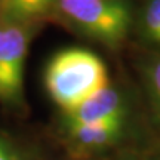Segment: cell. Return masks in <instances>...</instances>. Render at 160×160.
<instances>
[{
    "instance_id": "1",
    "label": "cell",
    "mask_w": 160,
    "mask_h": 160,
    "mask_svg": "<svg viewBox=\"0 0 160 160\" xmlns=\"http://www.w3.org/2000/svg\"><path fill=\"white\" fill-rule=\"evenodd\" d=\"M45 83L53 102L70 113L108 86V74L102 59L93 52L70 48L49 61Z\"/></svg>"
},
{
    "instance_id": "2",
    "label": "cell",
    "mask_w": 160,
    "mask_h": 160,
    "mask_svg": "<svg viewBox=\"0 0 160 160\" xmlns=\"http://www.w3.org/2000/svg\"><path fill=\"white\" fill-rule=\"evenodd\" d=\"M62 13L83 33L116 46L131 27V11L123 0H58Z\"/></svg>"
},
{
    "instance_id": "3",
    "label": "cell",
    "mask_w": 160,
    "mask_h": 160,
    "mask_svg": "<svg viewBox=\"0 0 160 160\" xmlns=\"http://www.w3.org/2000/svg\"><path fill=\"white\" fill-rule=\"evenodd\" d=\"M28 34L19 24H0V99L19 102L24 89V65Z\"/></svg>"
},
{
    "instance_id": "4",
    "label": "cell",
    "mask_w": 160,
    "mask_h": 160,
    "mask_svg": "<svg viewBox=\"0 0 160 160\" xmlns=\"http://www.w3.org/2000/svg\"><path fill=\"white\" fill-rule=\"evenodd\" d=\"M67 114V126L101 125L111 122H125L126 108L119 91L108 85Z\"/></svg>"
},
{
    "instance_id": "5",
    "label": "cell",
    "mask_w": 160,
    "mask_h": 160,
    "mask_svg": "<svg viewBox=\"0 0 160 160\" xmlns=\"http://www.w3.org/2000/svg\"><path fill=\"white\" fill-rule=\"evenodd\" d=\"M125 122H111L101 125L67 126L70 148L77 156H92L111 147L123 135Z\"/></svg>"
},
{
    "instance_id": "6",
    "label": "cell",
    "mask_w": 160,
    "mask_h": 160,
    "mask_svg": "<svg viewBox=\"0 0 160 160\" xmlns=\"http://www.w3.org/2000/svg\"><path fill=\"white\" fill-rule=\"evenodd\" d=\"M58 0H0V12L3 21L19 24L33 21L45 15Z\"/></svg>"
},
{
    "instance_id": "7",
    "label": "cell",
    "mask_w": 160,
    "mask_h": 160,
    "mask_svg": "<svg viewBox=\"0 0 160 160\" xmlns=\"http://www.w3.org/2000/svg\"><path fill=\"white\" fill-rule=\"evenodd\" d=\"M144 30L151 42L160 45V0H151L144 13Z\"/></svg>"
},
{
    "instance_id": "8",
    "label": "cell",
    "mask_w": 160,
    "mask_h": 160,
    "mask_svg": "<svg viewBox=\"0 0 160 160\" xmlns=\"http://www.w3.org/2000/svg\"><path fill=\"white\" fill-rule=\"evenodd\" d=\"M147 80H148V88L151 91V97L154 101L156 110L160 116V58L154 59L148 65L147 70Z\"/></svg>"
},
{
    "instance_id": "9",
    "label": "cell",
    "mask_w": 160,
    "mask_h": 160,
    "mask_svg": "<svg viewBox=\"0 0 160 160\" xmlns=\"http://www.w3.org/2000/svg\"><path fill=\"white\" fill-rule=\"evenodd\" d=\"M0 160H19L17 153L3 139H0Z\"/></svg>"
},
{
    "instance_id": "10",
    "label": "cell",
    "mask_w": 160,
    "mask_h": 160,
    "mask_svg": "<svg viewBox=\"0 0 160 160\" xmlns=\"http://www.w3.org/2000/svg\"><path fill=\"white\" fill-rule=\"evenodd\" d=\"M122 160H141V159H135V157H128V159H122Z\"/></svg>"
}]
</instances>
